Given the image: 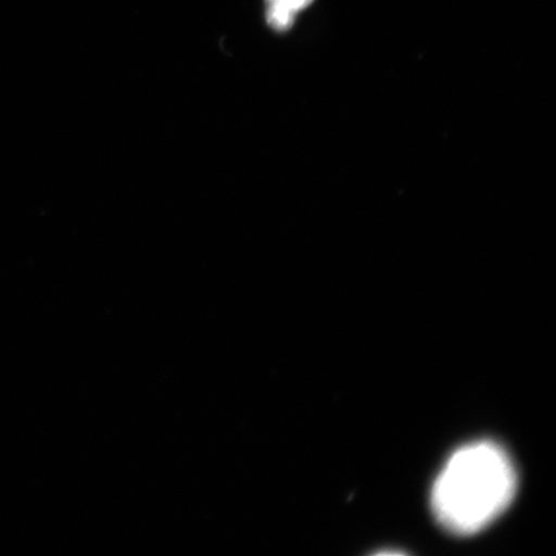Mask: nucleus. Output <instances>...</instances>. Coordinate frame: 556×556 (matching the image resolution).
<instances>
[{
  "mask_svg": "<svg viewBox=\"0 0 556 556\" xmlns=\"http://www.w3.org/2000/svg\"><path fill=\"white\" fill-rule=\"evenodd\" d=\"M517 484L516 468L498 444H467L450 457L437 478L434 516L452 533L475 534L509 507Z\"/></svg>",
  "mask_w": 556,
  "mask_h": 556,
  "instance_id": "1",
  "label": "nucleus"
},
{
  "mask_svg": "<svg viewBox=\"0 0 556 556\" xmlns=\"http://www.w3.org/2000/svg\"><path fill=\"white\" fill-rule=\"evenodd\" d=\"M313 0H267V23L276 31H287L293 26L299 12L307 9Z\"/></svg>",
  "mask_w": 556,
  "mask_h": 556,
  "instance_id": "2",
  "label": "nucleus"
}]
</instances>
